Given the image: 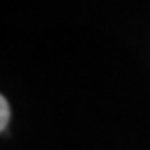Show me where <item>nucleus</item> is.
<instances>
[{"label":"nucleus","instance_id":"f257e3e1","mask_svg":"<svg viewBox=\"0 0 150 150\" xmlns=\"http://www.w3.org/2000/svg\"><path fill=\"white\" fill-rule=\"evenodd\" d=\"M8 119H11V106H8V100L2 96L0 98V131H6Z\"/></svg>","mask_w":150,"mask_h":150}]
</instances>
